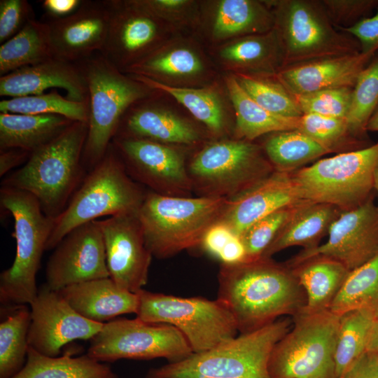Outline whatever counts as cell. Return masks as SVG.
I'll return each instance as SVG.
<instances>
[{
	"label": "cell",
	"mask_w": 378,
	"mask_h": 378,
	"mask_svg": "<svg viewBox=\"0 0 378 378\" xmlns=\"http://www.w3.org/2000/svg\"><path fill=\"white\" fill-rule=\"evenodd\" d=\"M107 4L110 22L100 53L122 72L139 62L140 56L145 58V52L156 41V15L141 1L107 0Z\"/></svg>",
	"instance_id": "cell-19"
},
{
	"label": "cell",
	"mask_w": 378,
	"mask_h": 378,
	"mask_svg": "<svg viewBox=\"0 0 378 378\" xmlns=\"http://www.w3.org/2000/svg\"><path fill=\"white\" fill-rule=\"evenodd\" d=\"M153 52L127 69L134 75L155 78L160 75H189L198 72L202 64L197 55L188 49Z\"/></svg>",
	"instance_id": "cell-42"
},
{
	"label": "cell",
	"mask_w": 378,
	"mask_h": 378,
	"mask_svg": "<svg viewBox=\"0 0 378 378\" xmlns=\"http://www.w3.org/2000/svg\"><path fill=\"white\" fill-rule=\"evenodd\" d=\"M90 340L87 354L100 362L164 358L173 363L193 353L186 337L174 326L138 317L104 323Z\"/></svg>",
	"instance_id": "cell-13"
},
{
	"label": "cell",
	"mask_w": 378,
	"mask_h": 378,
	"mask_svg": "<svg viewBox=\"0 0 378 378\" xmlns=\"http://www.w3.org/2000/svg\"><path fill=\"white\" fill-rule=\"evenodd\" d=\"M338 378H378V354L365 351Z\"/></svg>",
	"instance_id": "cell-49"
},
{
	"label": "cell",
	"mask_w": 378,
	"mask_h": 378,
	"mask_svg": "<svg viewBox=\"0 0 378 378\" xmlns=\"http://www.w3.org/2000/svg\"><path fill=\"white\" fill-rule=\"evenodd\" d=\"M272 4L273 29L283 52L284 67L360 52L355 38L335 27L321 0H279Z\"/></svg>",
	"instance_id": "cell-8"
},
{
	"label": "cell",
	"mask_w": 378,
	"mask_h": 378,
	"mask_svg": "<svg viewBox=\"0 0 378 378\" xmlns=\"http://www.w3.org/2000/svg\"><path fill=\"white\" fill-rule=\"evenodd\" d=\"M366 351L378 354V314L374 319L370 330Z\"/></svg>",
	"instance_id": "cell-52"
},
{
	"label": "cell",
	"mask_w": 378,
	"mask_h": 378,
	"mask_svg": "<svg viewBox=\"0 0 378 378\" xmlns=\"http://www.w3.org/2000/svg\"><path fill=\"white\" fill-rule=\"evenodd\" d=\"M200 197L231 199L274 171L262 148L244 139L207 145L188 167Z\"/></svg>",
	"instance_id": "cell-12"
},
{
	"label": "cell",
	"mask_w": 378,
	"mask_h": 378,
	"mask_svg": "<svg viewBox=\"0 0 378 378\" xmlns=\"http://www.w3.org/2000/svg\"><path fill=\"white\" fill-rule=\"evenodd\" d=\"M236 78L246 92L268 111L287 118L302 115L292 94L275 76L270 78L240 73Z\"/></svg>",
	"instance_id": "cell-41"
},
{
	"label": "cell",
	"mask_w": 378,
	"mask_h": 378,
	"mask_svg": "<svg viewBox=\"0 0 378 378\" xmlns=\"http://www.w3.org/2000/svg\"><path fill=\"white\" fill-rule=\"evenodd\" d=\"M112 144L130 173L156 193L190 197L194 191L183 155L169 145L137 138L114 137Z\"/></svg>",
	"instance_id": "cell-15"
},
{
	"label": "cell",
	"mask_w": 378,
	"mask_h": 378,
	"mask_svg": "<svg viewBox=\"0 0 378 378\" xmlns=\"http://www.w3.org/2000/svg\"><path fill=\"white\" fill-rule=\"evenodd\" d=\"M227 201L147 193L136 216L153 256L168 258L200 246L207 230L219 220Z\"/></svg>",
	"instance_id": "cell-4"
},
{
	"label": "cell",
	"mask_w": 378,
	"mask_h": 378,
	"mask_svg": "<svg viewBox=\"0 0 378 378\" xmlns=\"http://www.w3.org/2000/svg\"><path fill=\"white\" fill-rule=\"evenodd\" d=\"M110 277L103 234L98 220L73 229L55 246L46 268V285L61 289L83 281Z\"/></svg>",
	"instance_id": "cell-17"
},
{
	"label": "cell",
	"mask_w": 378,
	"mask_h": 378,
	"mask_svg": "<svg viewBox=\"0 0 378 378\" xmlns=\"http://www.w3.org/2000/svg\"><path fill=\"white\" fill-rule=\"evenodd\" d=\"M55 57L47 22L29 20L14 36L0 46V76Z\"/></svg>",
	"instance_id": "cell-31"
},
{
	"label": "cell",
	"mask_w": 378,
	"mask_h": 378,
	"mask_svg": "<svg viewBox=\"0 0 378 378\" xmlns=\"http://www.w3.org/2000/svg\"><path fill=\"white\" fill-rule=\"evenodd\" d=\"M298 130L314 140L329 153H344L370 146L366 140L354 136L346 119L303 114L300 118Z\"/></svg>",
	"instance_id": "cell-40"
},
{
	"label": "cell",
	"mask_w": 378,
	"mask_h": 378,
	"mask_svg": "<svg viewBox=\"0 0 378 378\" xmlns=\"http://www.w3.org/2000/svg\"><path fill=\"white\" fill-rule=\"evenodd\" d=\"M285 318L209 350L148 370L146 378H271L269 361L276 343L290 329Z\"/></svg>",
	"instance_id": "cell-3"
},
{
	"label": "cell",
	"mask_w": 378,
	"mask_h": 378,
	"mask_svg": "<svg viewBox=\"0 0 378 378\" xmlns=\"http://www.w3.org/2000/svg\"><path fill=\"white\" fill-rule=\"evenodd\" d=\"M30 155L31 152L19 148L0 150V176H3L13 168L25 163Z\"/></svg>",
	"instance_id": "cell-51"
},
{
	"label": "cell",
	"mask_w": 378,
	"mask_h": 378,
	"mask_svg": "<svg viewBox=\"0 0 378 378\" xmlns=\"http://www.w3.org/2000/svg\"><path fill=\"white\" fill-rule=\"evenodd\" d=\"M236 235L227 225L218 221L207 230L200 246L206 253L218 259L221 251Z\"/></svg>",
	"instance_id": "cell-48"
},
{
	"label": "cell",
	"mask_w": 378,
	"mask_h": 378,
	"mask_svg": "<svg viewBox=\"0 0 378 378\" xmlns=\"http://www.w3.org/2000/svg\"><path fill=\"white\" fill-rule=\"evenodd\" d=\"M29 305V346L47 356H57L72 341L91 340L104 325L80 315L58 291L45 284Z\"/></svg>",
	"instance_id": "cell-16"
},
{
	"label": "cell",
	"mask_w": 378,
	"mask_h": 378,
	"mask_svg": "<svg viewBox=\"0 0 378 378\" xmlns=\"http://www.w3.org/2000/svg\"><path fill=\"white\" fill-rule=\"evenodd\" d=\"M146 195L128 176L112 143L55 218L46 251L54 249L73 229L102 216L137 214Z\"/></svg>",
	"instance_id": "cell-5"
},
{
	"label": "cell",
	"mask_w": 378,
	"mask_h": 378,
	"mask_svg": "<svg viewBox=\"0 0 378 378\" xmlns=\"http://www.w3.org/2000/svg\"><path fill=\"white\" fill-rule=\"evenodd\" d=\"M132 77L153 90L172 95L211 132L219 134L222 132L224 127L223 109L218 99L212 92L204 89L173 87L144 76L133 74Z\"/></svg>",
	"instance_id": "cell-37"
},
{
	"label": "cell",
	"mask_w": 378,
	"mask_h": 378,
	"mask_svg": "<svg viewBox=\"0 0 378 378\" xmlns=\"http://www.w3.org/2000/svg\"><path fill=\"white\" fill-rule=\"evenodd\" d=\"M73 354L69 350L62 356L50 357L29 346L24 365L10 378H120L108 365L87 354Z\"/></svg>",
	"instance_id": "cell-29"
},
{
	"label": "cell",
	"mask_w": 378,
	"mask_h": 378,
	"mask_svg": "<svg viewBox=\"0 0 378 378\" xmlns=\"http://www.w3.org/2000/svg\"><path fill=\"white\" fill-rule=\"evenodd\" d=\"M1 204L14 220L16 253L12 265L0 275V301L6 306L30 304L38 293L36 277L54 226L31 194L3 186Z\"/></svg>",
	"instance_id": "cell-6"
},
{
	"label": "cell",
	"mask_w": 378,
	"mask_h": 378,
	"mask_svg": "<svg viewBox=\"0 0 378 378\" xmlns=\"http://www.w3.org/2000/svg\"><path fill=\"white\" fill-rule=\"evenodd\" d=\"M366 131L378 132V106L367 124Z\"/></svg>",
	"instance_id": "cell-53"
},
{
	"label": "cell",
	"mask_w": 378,
	"mask_h": 378,
	"mask_svg": "<svg viewBox=\"0 0 378 378\" xmlns=\"http://www.w3.org/2000/svg\"><path fill=\"white\" fill-rule=\"evenodd\" d=\"M58 292L80 315L101 323L136 314L139 304L136 293L120 288L110 277L74 284Z\"/></svg>",
	"instance_id": "cell-24"
},
{
	"label": "cell",
	"mask_w": 378,
	"mask_h": 378,
	"mask_svg": "<svg viewBox=\"0 0 378 378\" xmlns=\"http://www.w3.org/2000/svg\"><path fill=\"white\" fill-rule=\"evenodd\" d=\"M114 137L144 139L167 145L192 144L200 139L192 126L171 113L135 103L123 115Z\"/></svg>",
	"instance_id": "cell-25"
},
{
	"label": "cell",
	"mask_w": 378,
	"mask_h": 378,
	"mask_svg": "<svg viewBox=\"0 0 378 378\" xmlns=\"http://www.w3.org/2000/svg\"><path fill=\"white\" fill-rule=\"evenodd\" d=\"M336 28L348 27L371 15L378 0H321Z\"/></svg>",
	"instance_id": "cell-45"
},
{
	"label": "cell",
	"mask_w": 378,
	"mask_h": 378,
	"mask_svg": "<svg viewBox=\"0 0 378 378\" xmlns=\"http://www.w3.org/2000/svg\"><path fill=\"white\" fill-rule=\"evenodd\" d=\"M360 73L352 88L346 121L351 134L366 140V126L378 106V54Z\"/></svg>",
	"instance_id": "cell-39"
},
{
	"label": "cell",
	"mask_w": 378,
	"mask_h": 378,
	"mask_svg": "<svg viewBox=\"0 0 378 378\" xmlns=\"http://www.w3.org/2000/svg\"><path fill=\"white\" fill-rule=\"evenodd\" d=\"M373 181H374V189L376 190L377 196H378V164L374 172Z\"/></svg>",
	"instance_id": "cell-54"
},
{
	"label": "cell",
	"mask_w": 378,
	"mask_h": 378,
	"mask_svg": "<svg viewBox=\"0 0 378 378\" xmlns=\"http://www.w3.org/2000/svg\"><path fill=\"white\" fill-rule=\"evenodd\" d=\"M378 164V142L337 153L290 172L302 200L333 205L341 211L372 196Z\"/></svg>",
	"instance_id": "cell-9"
},
{
	"label": "cell",
	"mask_w": 378,
	"mask_h": 378,
	"mask_svg": "<svg viewBox=\"0 0 378 378\" xmlns=\"http://www.w3.org/2000/svg\"><path fill=\"white\" fill-rule=\"evenodd\" d=\"M136 293L139 298L136 317L174 326L186 337L193 353L212 349L239 333L232 315L217 299L183 298L143 288Z\"/></svg>",
	"instance_id": "cell-11"
},
{
	"label": "cell",
	"mask_w": 378,
	"mask_h": 378,
	"mask_svg": "<svg viewBox=\"0 0 378 378\" xmlns=\"http://www.w3.org/2000/svg\"><path fill=\"white\" fill-rule=\"evenodd\" d=\"M78 63L86 80L89 104L82 162L92 169L105 155L126 111L145 97L150 88L124 75L100 52Z\"/></svg>",
	"instance_id": "cell-7"
},
{
	"label": "cell",
	"mask_w": 378,
	"mask_h": 378,
	"mask_svg": "<svg viewBox=\"0 0 378 378\" xmlns=\"http://www.w3.org/2000/svg\"><path fill=\"white\" fill-rule=\"evenodd\" d=\"M217 300L232 315L239 333L264 327L284 316H294L306 296L292 270L271 258L222 264Z\"/></svg>",
	"instance_id": "cell-1"
},
{
	"label": "cell",
	"mask_w": 378,
	"mask_h": 378,
	"mask_svg": "<svg viewBox=\"0 0 378 378\" xmlns=\"http://www.w3.org/2000/svg\"><path fill=\"white\" fill-rule=\"evenodd\" d=\"M34 18L33 8L27 0H1L0 43L14 36Z\"/></svg>",
	"instance_id": "cell-46"
},
{
	"label": "cell",
	"mask_w": 378,
	"mask_h": 378,
	"mask_svg": "<svg viewBox=\"0 0 378 378\" xmlns=\"http://www.w3.org/2000/svg\"><path fill=\"white\" fill-rule=\"evenodd\" d=\"M62 88L70 100L88 103V90L78 62L54 57L0 76V96L18 97Z\"/></svg>",
	"instance_id": "cell-22"
},
{
	"label": "cell",
	"mask_w": 378,
	"mask_h": 378,
	"mask_svg": "<svg viewBox=\"0 0 378 378\" xmlns=\"http://www.w3.org/2000/svg\"><path fill=\"white\" fill-rule=\"evenodd\" d=\"M98 223L110 278L120 288L136 293L147 284L153 257L136 214L113 216Z\"/></svg>",
	"instance_id": "cell-18"
},
{
	"label": "cell",
	"mask_w": 378,
	"mask_h": 378,
	"mask_svg": "<svg viewBox=\"0 0 378 378\" xmlns=\"http://www.w3.org/2000/svg\"><path fill=\"white\" fill-rule=\"evenodd\" d=\"M227 86L235 111V133L239 139L252 141L266 134L298 129L300 117H283L263 108L246 92L235 77L227 79Z\"/></svg>",
	"instance_id": "cell-30"
},
{
	"label": "cell",
	"mask_w": 378,
	"mask_h": 378,
	"mask_svg": "<svg viewBox=\"0 0 378 378\" xmlns=\"http://www.w3.org/2000/svg\"><path fill=\"white\" fill-rule=\"evenodd\" d=\"M74 121L59 115L0 113V150L33 152L60 134Z\"/></svg>",
	"instance_id": "cell-27"
},
{
	"label": "cell",
	"mask_w": 378,
	"mask_h": 378,
	"mask_svg": "<svg viewBox=\"0 0 378 378\" xmlns=\"http://www.w3.org/2000/svg\"><path fill=\"white\" fill-rule=\"evenodd\" d=\"M0 378H10L24 365L27 356L30 310L26 304L1 308Z\"/></svg>",
	"instance_id": "cell-32"
},
{
	"label": "cell",
	"mask_w": 378,
	"mask_h": 378,
	"mask_svg": "<svg viewBox=\"0 0 378 378\" xmlns=\"http://www.w3.org/2000/svg\"><path fill=\"white\" fill-rule=\"evenodd\" d=\"M358 309L378 312V253L349 273L329 307L340 316Z\"/></svg>",
	"instance_id": "cell-35"
},
{
	"label": "cell",
	"mask_w": 378,
	"mask_h": 378,
	"mask_svg": "<svg viewBox=\"0 0 378 378\" xmlns=\"http://www.w3.org/2000/svg\"><path fill=\"white\" fill-rule=\"evenodd\" d=\"M290 269L304 292V309L312 312L329 309L351 272L326 257H314Z\"/></svg>",
	"instance_id": "cell-28"
},
{
	"label": "cell",
	"mask_w": 378,
	"mask_h": 378,
	"mask_svg": "<svg viewBox=\"0 0 378 378\" xmlns=\"http://www.w3.org/2000/svg\"><path fill=\"white\" fill-rule=\"evenodd\" d=\"M295 205L279 209L263 217L241 235L246 253V260L262 257L290 217Z\"/></svg>",
	"instance_id": "cell-44"
},
{
	"label": "cell",
	"mask_w": 378,
	"mask_h": 378,
	"mask_svg": "<svg viewBox=\"0 0 378 378\" xmlns=\"http://www.w3.org/2000/svg\"><path fill=\"white\" fill-rule=\"evenodd\" d=\"M0 112L29 115H59L72 121L88 122L89 104L70 100L56 89L48 93L13 98L0 102Z\"/></svg>",
	"instance_id": "cell-38"
},
{
	"label": "cell",
	"mask_w": 378,
	"mask_h": 378,
	"mask_svg": "<svg viewBox=\"0 0 378 378\" xmlns=\"http://www.w3.org/2000/svg\"><path fill=\"white\" fill-rule=\"evenodd\" d=\"M82 2L83 0H44L41 1V6L47 20H54L71 15Z\"/></svg>",
	"instance_id": "cell-50"
},
{
	"label": "cell",
	"mask_w": 378,
	"mask_h": 378,
	"mask_svg": "<svg viewBox=\"0 0 378 378\" xmlns=\"http://www.w3.org/2000/svg\"><path fill=\"white\" fill-rule=\"evenodd\" d=\"M341 211L328 204L300 202L293 206L290 217L262 257L271 258L295 246H302L303 250L317 246Z\"/></svg>",
	"instance_id": "cell-26"
},
{
	"label": "cell",
	"mask_w": 378,
	"mask_h": 378,
	"mask_svg": "<svg viewBox=\"0 0 378 378\" xmlns=\"http://www.w3.org/2000/svg\"><path fill=\"white\" fill-rule=\"evenodd\" d=\"M374 53L328 57L282 68L275 78L291 94L353 88Z\"/></svg>",
	"instance_id": "cell-23"
},
{
	"label": "cell",
	"mask_w": 378,
	"mask_h": 378,
	"mask_svg": "<svg viewBox=\"0 0 378 378\" xmlns=\"http://www.w3.org/2000/svg\"><path fill=\"white\" fill-rule=\"evenodd\" d=\"M377 312L349 311L340 315L334 352L335 378H338L365 351Z\"/></svg>",
	"instance_id": "cell-34"
},
{
	"label": "cell",
	"mask_w": 378,
	"mask_h": 378,
	"mask_svg": "<svg viewBox=\"0 0 378 378\" xmlns=\"http://www.w3.org/2000/svg\"><path fill=\"white\" fill-rule=\"evenodd\" d=\"M55 57L78 62L100 52L107 37L110 10L107 0H83L71 15L46 20Z\"/></svg>",
	"instance_id": "cell-20"
},
{
	"label": "cell",
	"mask_w": 378,
	"mask_h": 378,
	"mask_svg": "<svg viewBox=\"0 0 378 378\" xmlns=\"http://www.w3.org/2000/svg\"><path fill=\"white\" fill-rule=\"evenodd\" d=\"M88 129V122L74 121L55 139L31 152L24 166L6 178L3 186L31 194L47 216L56 218L80 181Z\"/></svg>",
	"instance_id": "cell-2"
},
{
	"label": "cell",
	"mask_w": 378,
	"mask_h": 378,
	"mask_svg": "<svg viewBox=\"0 0 378 378\" xmlns=\"http://www.w3.org/2000/svg\"><path fill=\"white\" fill-rule=\"evenodd\" d=\"M328 234L324 244L302 250L288 262V267H295L314 257H326L352 271L376 255L378 205L374 204L373 196L358 206L342 211Z\"/></svg>",
	"instance_id": "cell-14"
},
{
	"label": "cell",
	"mask_w": 378,
	"mask_h": 378,
	"mask_svg": "<svg viewBox=\"0 0 378 378\" xmlns=\"http://www.w3.org/2000/svg\"><path fill=\"white\" fill-rule=\"evenodd\" d=\"M302 201L290 172L274 170L234 197L227 200L218 221L238 237L263 217Z\"/></svg>",
	"instance_id": "cell-21"
},
{
	"label": "cell",
	"mask_w": 378,
	"mask_h": 378,
	"mask_svg": "<svg viewBox=\"0 0 378 378\" xmlns=\"http://www.w3.org/2000/svg\"><path fill=\"white\" fill-rule=\"evenodd\" d=\"M273 28V15L261 4L250 0H224L218 6L214 30L216 35L225 36L269 32Z\"/></svg>",
	"instance_id": "cell-36"
},
{
	"label": "cell",
	"mask_w": 378,
	"mask_h": 378,
	"mask_svg": "<svg viewBox=\"0 0 378 378\" xmlns=\"http://www.w3.org/2000/svg\"><path fill=\"white\" fill-rule=\"evenodd\" d=\"M263 150L276 171L292 172L329 152L298 130L272 133Z\"/></svg>",
	"instance_id": "cell-33"
},
{
	"label": "cell",
	"mask_w": 378,
	"mask_h": 378,
	"mask_svg": "<svg viewBox=\"0 0 378 378\" xmlns=\"http://www.w3.org/2000/svg\"><path fill=\"white\" fill-rule=\"evenodd\" d=\"M337 29L355 38L359 43L361 52L376 54L378 52V7L373 15L354 25Z\"/></svg>",
	"instance_id": "cell-47"
},
{
	"label": "cell",
	"mask_w": 378,
	"mask_h": 378,
	"mask_svg": "<svg viewBox=\"0 0 378 378\" xmlns=\"http://www.w3.org/2000/svg\"><path fill=\"white\" fill-rule=\"evenodd\" d=\"M352 88H342L304 94H290L302 115L315 114L346 119Z\"/></svg>",
	"instance_id": "cell-43"
},
{
	"label": "cell",
	"mask_w": 378,
	"mask_h": 378,
	"mask_svg": "<svg viewBox=\"0 0 378 378\" xmlns=\"http://www.w3.org/2000/svg\"><path fill=\"white\" fill-rule=\"evenodd\" d=\"M340 315L304 307L276 343L269 361L271 378H335L334 352Z\"/></svg>",
	"instance_id": "cell-10"
}]
</instances>
